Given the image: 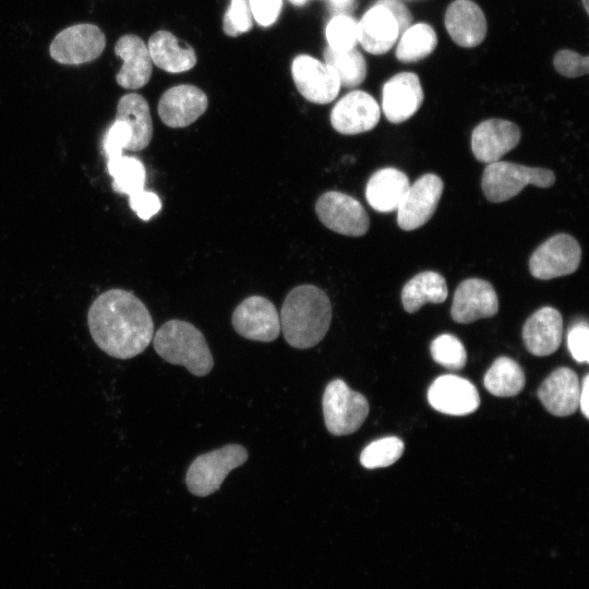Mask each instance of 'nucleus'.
Instances as JSON below:
<instances>
[{
  "label": "nucleus",
  "mask_w": 589,
  "mask_h": 589,
  "mask_svg": "<svg viewBox=\"0 0 589 589\" xmlns=\"http://www.w3.org/2000/svg\"><path fill=\"white\" fill-rule=\"evenodd\" d=\"M87 324L95 344L112 358H133L153 339L154 324L146 305L120 288L109 289L94 300Z\"/></svg>",
  "instance_id": "f257e3e1"
},
{
  "label": "nucleus",
  "mask_w": 589,
  "mask_h": 589,
  "mask_svg": "<svg viewBox=\"0 0 589 589\" xmlns=\"http://www.w3.org/2000/svg\"><path fill=\"white\" fill-rule=\"evenodd\" d=\"M279 318L280 329L291 347L311 348L324 338L329 328L330 301L316 286H297L286 296Z\"/></svg>",
  "instance_id": "f03ea898"
},
{
  "label": "nucleus",
  "mask_w": 589,
  "mask_h": 589,
  "mask_svg": "<svg viewBox=\"0 0 589 589\" xmlns=\"http://www.w3.org/2000/svg\"><path fill=\"white\" fill-rule=\"evenodd\" d=\"M153 345L160 358L171 364L184 366L193 375L204 376L214 366L205 337L189 322H166L155 333Z\"/></svg>",
  "instance_id": "7ed1b4c3"
},
{
  "label": "nucleus",
  "mask_w": 589,
  "mask_h": 589,
  "mask_svg": "<svg viewBox=\"0 0 589 589\" xmlns=\"http://www.w3.org/2000/svg\"><path fill=\"white\" fill-rule=\"evenodd\" d=\"M555 182V175L546 168H533L515 163L497 160L488 164L482 176V190L493 203L505 202L532 184L549 188Z\"/></svg>",
  "instance_id": "20e7f679"
},
{
  "label": "nucleus",
  "mask_w": 589,
  "mask_h": 589,
  "mask_svg": "<svg viewBox=\"0 0 589 589\" xmlns=\"http://www.w3.org/2000/svg\"><path fill=\"white\" fill-rule=\"evenodd\" d=\"M322 407L326 429L336 436L354 433L369 414L366 398L340 378L326 385Z\"/></svg>",
  "instance_id": "39448f33"
},
{
  "label": "nucleus",
  "mask_w": 589,
  "mask_h": 589,
  "mask_svg": "<svg viewBox=\"0 0 589 589\" xmlns=\"http://www.w3.org/2000/svg\"><path fill=\"white\" fill-rule=\"evenodd\" d=\"M247 459L248 452L239 444H228L202 454L193 460L187 471V486L196 496L211 495L220 488L228 473L242 466Z\"/></svg>",
  "instance_id": "423d86ee"
},
{
  "label": "nucleus",
  "mask_w": 589,
  "mask_h": 589,
  "mask_svg": "<svg viewBox=\"0 0 589 589\" xmlns=\"http://www.w3.org/2000/svg\"><path fill=\"white\" fill-rule=\"evenodd\" d=\"M581 248L567 233H557L540 244L529 259L530 274L548 280L573 274L579 266Z\"/></svg>",
  "instance_id": "0eeeda50"
},
{
  "label": "nucleus",
  "mask_w": 589,
  "mask_h": 589,
  "mask_svg": "<svg viewBox=\"0 0 589 589\" xmlns=\"http://www.w3.org/2000/svg\"><path fill=\"white\" fill-rule=\"evenodd\" d=\"M106 37L103 31L89 23L69 26L61 31L50 44L53 60L68 65L88 63L104 51Z\"/></svg>",
  "instance_id": "6e6552de"
},
{
  "label": "nucleus",
  "mask_w": 589,
  "mask_h": 589,
  "mask_svg": "<svg viewBox=\"0 0 589 589\" xmlns=\"http://www.w3.org/2000/svg\"><path fill=\"white\" fill-rule=\"evenodd\" d=\"M315 213L328 229L349 237H360L370 227L369 215L359 201L338 191L323 193L315 204Z\"/></svg>",
  "instance_id": "1a4fd4ad"
},
{
  "label": "nucleus",
  "mask_w": 589,
  "mask_h": 589,
  "mask_svg": "<svg viewBox=\"0 0 589 589\" xmlns=\"http://www.w3.org/2000/svg\"><path fill=\"white\" fill-rule=\"evenodd\" d=\"M444 189L435 173H425L410 184L397 208V224L406 231L423 226L435 213Z\"/></svg>",
  "instance_id": "9d476101"
},
{
  "label": "nucleus",
  "mask_w": 589,
  "mask_h": 589,
  "mask_svg": "<svg viewBox=\"0 0 589 589\" xmlns=\"http://www.w3.org/2000/svg\"><path fill=\"white\" fill-rule=\"evenodd\" d=\"M236 332L250 340L271 342L280 333V318L275 305L261 296L244 299L231 317Z\"/></svg>",
  "instance_id": "9b49d317"
},
{
  "label": "nucleus",
  "mask_w": 589,
  "mask_h": 589,
  "mask_svg": "<svg viewBox=\"0 0 589 589\" xmlns=\"http://www.w3.org/2000/svg\"><path fill=\"white\" fill-rule=\"evenodd\" d=\"M291 75L298 92L314 104L333 101L341 87L334 70L309 55H299L293 59Z\"/></svg>",
  "instance_id": "f8f14e48"
},
{
  "label": "nucleus",
  "mask_w": 589,
  "mask_h": 589,
  "mask_svg": "<svg viewBox=\"0 0 589 589\" xmlns=\"http://www.w3.org/2000/svg\"><path fill=\"white\" fill-rule=\"evenodd\" d=\"M381 109L373 96L352 91L341 97L330 112L332 127L341 134L354 135L372 130L378 122Z\"/></svg>",
  "instance_id": "ddd939ff"
},
{
  "label": "nucleus",
  "mask_w": 589,
  "mask_h": 589,
  "mask_svg": "<svg viewBox=\"0 0 589 589\" xmlns=\"http://www.w3.org/2000/svg\"><path fill=\"white\" fill-rule=\"evenodd\" d=\"M498 311V299L493 286L480 278L465 279L457 287L450 315L457 323H471L494 316Z\"/></svg>",
  "instance_id": "4468645a"
},
{
  "label": "nucleus",
  "mask_w": 589,
  "mask_h": 589,
  "mask_svg": "<svg viewBox=\"0 0 589 589\" xmlns=\"http://www.w3.org/2000/svg\"><path fill=\"white\" fill-rule=\"evenodd\" d=\"M520 129L514 122L503 119H488L480 122L471 135V149L477 160L495 163L516 147L520 141Z\"/></svg>",
  "instance_id": "2eb2a0df"
},
{
  "label": "nucleus",
  "mask_w": 589,
  "mask_h": 589,
  "mask_svg": "<svg viewBox=\"0 0 589 589\" xmlns=\"http://www.w3.org/2000/svg\"><path fill=\"white\" fill-rule=\"evenodd\" d=\"M423 98L419 76L412 72H400L383 86L382 110L388 121L400 123L418 111Z\"/></svg>",
  "instance_id": "dca6fc26"
},
{
  "label": "nucleus",
  "mask_w": 589,
  "mask_h": 589,
  "mask_svg": "<svg viewBox=\"0 0 589 589\" xmlns=\"http://www.w3.org/2000/svg\"><path fill=\"white\" fill-rule=\"evenodd\" d=\"M428 400L435 410L450 416L469 414L480 405L474 385L453 374L442 375L431 384Z\"/></svg>",
  "instance_id": "f3484780"
},
{
  "label": "nucleus",
  "mask_w": 589,
  "mask_h": 589,
  "mask_svg": "<svg viewBox=\"0 0 589 589\" xmlns=\"http://www.w3.org/2000/svg\"><path fill=\"white\" fill-rule=\"evenodd\" d=\"M206 94L194 85L170 87L158 101V115L170 128H184L199 119L207 109Z\"/></svg>",
  "instance_id": "a211bd4d"
},
{
  "label": "nucleus",
  "mask_w": 589,
  "mask_h": 589,
  "mask_svg": "<svg viewBox=\"0 0 589 589\" xmlns=\"http://www.w3.org/2000/svg\"><path fill=\"white\" fill-rule=\"evenodd\" d=\"M115 53L123 64L116 75L117 83L128 89H137L147 84L152 76L153 62L143 39L133 34L121 36Z\"/></svg>",
  "instance_id": "6ab92c4d"
},
{
  "label": "nucleus",
  "mask_w": 589,
  "mask_h": 589,
  "mask_svg": "<svg viewBox=\"0 0 589 589\" xmlns=\"http://www.w3.org/2000/svg\"><path fill=\"white\" fill-rule=\"evenodd\" d=\"M444 22L449 36L460 47H476L485 38V15L471 0L453 1L445 12Z\"/></svg>",
  "instance_id": "aec40b11"
},
{
  "label": "nucleus",
  "mask_w": 589,
  "mask_h": 589,
  "mask_svg": "<svg viewBox=\"0 0 589 589\" xmlns=\"http://www.w3.org/2000/svg\"><path fill=\"white\" fill-rule=\"evenodd\" d=\"M580 384L569 368L554 370L540 385L538 397L544 408L556 417L573 414L579 407Z\"/></svg>",
  "instance_id": "412c9836"
},
{
  "label": "nucleus",
  "mask_w": 589,
  "mask_h": 589,
  "mask_svg": "<svg viewBox=\"0 0 589 589\" xmlns=\"http://www.w3.org/2000/svg\"><path fill=\"white\" fill-rule=\"evenodd\" d=\"M563 320L552 306L536 311L522 327V340L533 356L544 357L557 350L562 341Z\"/></svg>",
  "instance_id": "4be33fe9"
},
{
  "label": "nucleus",
  "mask_w": 589,
  "mask_h": 589,
  "mask_svg": "<svg viewBox=\"0 0 589 589\" xmlns=\"http://www.w3.org/2000/svg\"><path fill=\"white\" fill-rule=\"evenodd\" d=\"M400 36L394 15L375 2L358 22V43L372 55H383L395 45Z\"/></svg>",
  "instance_id": "5701e85b"
},
{
  "label": "nucleus",
  "mask_w": 589,
  "mask_h": 589,
  "mask_svg": "<svg viewBox=\"0 0 589 589\" xmlns=\"http://www.w3.org/2000/svg\"><path fill=\"white\" fill-rule=\"evenodd\" d=\"M409 185L405 172L393 167L382 168L370 177L365 187V197L376 212H394L397 211Z\"/></svg>",
  "instance_id": "b1692460"
},
{
  "label": "nucleus",
  "mask_w": 589,
  "mask_h": 589,
  "mask_svg": "<svg viewBox=\"0 0 589 589\" xmlns=\"http://www.w3.org/2000/svg\"><path fill=\"white\" fill-rule=\"evenodd\" d=\"M152 62L170 73L185 72L196 63L194 49L167 31L154 33L147 43Z\"/></svg>",
  "instance_id": "393cba45"
},
{
  "label": "nucleus",
  "mask_w": 589,
  "mask_h": 589,
  "mask_svg": "<svg viewBox=\"0 0 589 589\" xmlns=\"http://www.w3.org/2000/svg\"><path fill=\"white\" fill-rule=\"evenodd\" d=\"M116 120L125 123L131 132L127 149L135 152L148 146L153 136V122L143 96L135 93L123 95L117 105Z\"/></svg>",
  "instance_id": "a878e982"
},
{
  "label": "nucleus",
  "mask_w": 589,
  "mask_h": 589,
  "mask_svg": "<svg viewBox=\"0 0 589 589\" xmlns=\"http://www.w3.org/2000/svg\"><path fill=\"white\" fill-rule=\"evenodd\" d=\"M447 298L445 278L433 271L412 277L401 290V302L408 313L417 312L424 303H442Z\"/></svg>",
  "instance_id": "bb28decb"
},
{
  "label": "nucleus",
  "mask_w": 589,
  "mask_h": 589,
  "mask_svg": "<svg viewBox=\"0 0 589 589\" xmlns=\"http://www.w3.org/2000/svg\"><path fill=\"white\" fill-rule=\"evenodd\" d=\"M488 392L498 397H512L519 394L526 383L521 366L512 358H497L483 378Z\"/></svg>",
  "instance_id": "cd10ccee"
},
{
  "label": "nucleus",
  "mask_w": 589,
  "mask_h": 589,
  "mask_svg": "<svg viewBox=\"0 0 589 589\" xmlns=\"http://www.w3.org/2000/svg\"><path fill=\"white\" fill-rule=\"evenodd\" d=\"M437 44L434 28L426 23L410 25L404 31L396 48V58L401 62H417L431 55Z\"/></svg>",
  "instance_id": "c85d7f7f"
},
{
  "label": "nucleus",
  "mask_w": 589,
  "mask_h": 589,
  "mask_svg": "<svg viewBox=\"0 0 589 589\" xmlns=\"http://www.w3.org/2000/svg\"><path fill=\"white\" fill-rule=\"evenodd\" d=\"M324 63L329 65L338 76L340 86L357 87L366 76V62L362 53L356 48L349 50H335L330 47L324 49Z\"/></svg>",
  "instance_id": "c756f323"
},
{
  "label": "nucleus",
  "mask_w": 589,
  "mask_h": 589,
  "mask_svg": "<svg viewBox=\"0 0 589 589\" xmlns=\"http://www.w3.org/2000/svg\"><path fill=\"white\" fill-rule=\"evenodd\" d=\"M107 168L113 178L112 189L116 192L131 195L144 189L146 172L140 159L123 155L110 157Z\"/></svg>",
  "instance_id": "7c9ffc66"
},
{
  "label": "nucleus",
  "mask_w": 589,
  "mask_h": 589,
  "mask_svg": "<svg viewBox=\"0 0 589 589\" xmlns=\"http://www.w3.org/2000/svg\"><path fill=\"white\" fill-rule=\"evenodd\" d=\"M404 448L405 445L400 438L383 437L365 446L360 455V462L366 469L387 467L400 458Z\"/></svg>",
  "instance_id": "2f4dec72"
},
{
  "label": "nucleus",
  "mask_w": 589,
  "mask_h": 589,
  "mask_svg": "<svg viewBox=\"0 0 589 589\" xmlns=\"http://www.w3.org/2000/svg\"><path fill=\"white\" fill-rule=\"evenodd\" d=\"M325 36L332 49H352L358 43V22L350 15H333L326 25Z\"/></svg>",
  "instance_id": "473e14b6"
},
{
  "label": "nucleus",
  "mask_w": 589,
  "mask_h": 589,
  "mask_svg": "<svg viewBox=\"0 0 589 589\" xmlns=\"http://www.w3.org/2000/svg\"><path fill=\"white\" fill-rule=\"evenodd\" d=\"M431 354L435 362L450 370H459L467 362L464 345L450 334L440 335L432 341Z\"/></svg>",
  "instance_id": "72a5a7b5"
},
{
  "label": "nucleus",
  "mask_w": 589,
  "mask_h": 589,
  "mask_svg": "<svg viewBox=\"0 0 589 589\" xmlns=\"http://www.w3.org/2000/svg\"><path fill=\"white\" fill-rule=\"evenodd\" d=\"M252 19L249 0H230L223 21L225 34L236 37L249 32L252 28Z\"/></svg>",
  "instance_id": "f704fd0d"
},
{
  "label": "nucleus",
  "mask_w": 589,
  "mask_h": 589,
  "mask_svg": "<svg viewBox=\"0 0 589 589\" xmlns=\"http://www.w3.org/2000/svg\"><path fill=\"white\" fill-rule=\"evenodd\" d=\"M556 71L566 77H578L588 73L589 58L576 51L563 49L553 59Z\"/></svg>",
  "instance_id": "c9c22d12"
},
{
  "label": "nucleus",
  "mask_w": 589,
  "mask_h": 589,
  "mask_svg": "<svg viewBox=\"0 0 589 589\" xmlns=\"http://www.w3.org/2000/svg\"><path fill=\"white\" fill-rule=\"evenodd\" d=\"M567 346L577 362L589 360V328L585 321L576 322L568 330Z\"/></svg>",
  "instance_id": "e433bc0d"
},
{
  "label": "nucleus",
  "mask_w": 589,
  "mask_h": 589,
  "mask_svg": "<svg viewBox=\"0 0 589 589\" xmlns=\"http://www.w3.org/2000/svg\"><path fill=\"white\" fill-rule=\"evenodd\" d=\"M130 139L131 132L125 123L115 120L104 137V149L107 158L122 155V151L127 149Z\"/></svg>",
  "instance_id": "4c0bfd02"
},
{
  "label": "nucleus",
  "mask_w": 589,
  "mask_h": 589,
  "mask_svg": "<svg viewBox=\"0 0 589 589\" xmlns=\"http://www.w3.org/2000/svg\"><path fill=\"white\" fill-rule=\"evenodd\" d=\"M129 205L143 220L152 218L161 207L158 195L145 189L129 195Z\"/></svg>",
  "instance_id": "58836bf2"
},
{
  "label": "nucleus",
  "mask_w": 589,
  "mask_h": 589,
  "mask_svg": "<svg viewBox=\"0 0 589 589\" xmlns=\"http://www.w3.org/2000/svg\"><path fill=\"white\" fill-rule=\"evenodd\" d=\"M252 17L261 26L273 25L281 11L283 0H249Z\"/></svg>",
  "instance_id": "ea45409f"
},
{
  "label": "nucleus",
  "mask_w": 589,
  "mask_h": 589,
  "mask_svg": "<svg viewBox=\"0 0 589 589\" xmlns=\"http://www.w3.org/2000/svg\"><path fill=\"white\" fill-rule=\"evenodd\" d=\"M376 2L384 5L394 15L400 34L411 25L412 15L402 2L398 0H377Z\"/></svg>",
  "instance_id": "a19ab883"
},
{
  "label": "nucleus",
  "mask_w": 589,
  "mask_h": 589,
  "mask_svg": "<svg viewBox=\"0 0 589 589\" xmlns=\"http://www.w3.org/2000/svg\"><path fill=\"white\" fill-rule=\"evenodd\" d=\"M333 15L346 14L352 11L356 5V0H327Z\"/></svg>",
  "instance_id": "79ce46f5"
},
{
  "label": "nucleus",
  "mask_w": 589,
  "mask_h": 589,
  "mask_svg": "<svg viewBox=\"0 0 589 589\" xmlns=\"http://www.w3.org/2000/svg\"><path fill=\"white\" fill-rule=\"evenodd\" d=\"M579 407L582 414L589 418V375L586 374L580 386Z\"/></svg>",
  "instance_id": "37998d69"
},
{
  "label": "nucleus",
  "mask_w": 589,
  "mask_h": 589,
  "mask_svg": "<svg viewBox=\"0 0 589 589\" xmlns=\"http://www.w3.org/2000/svg\"><path fill=\"white\" fill-rule=\"evenodd\" d=\"M289 2H291L292 4L297 5V7H301L303 4H305L309 0H288Z\"/></svg>",
  "instance_id": "c03bdc74"
},
{
  "label": "nucleus",
  "mask_w": 589,
  "mask_h": 589,
  "mask_svg": "<svg viewBox=\"0 0 589 589\" xmlns=\"http://www.w3.org/2000/svg\"><path fill=\"white\" fill-rule=\"evenodd\" d=\"M588 1L589 0H582V4H584V8H585L586 12H588V10H589Z\"/></svg>",
  "instance_id": "a18cd8bd"
}]
</instances>
